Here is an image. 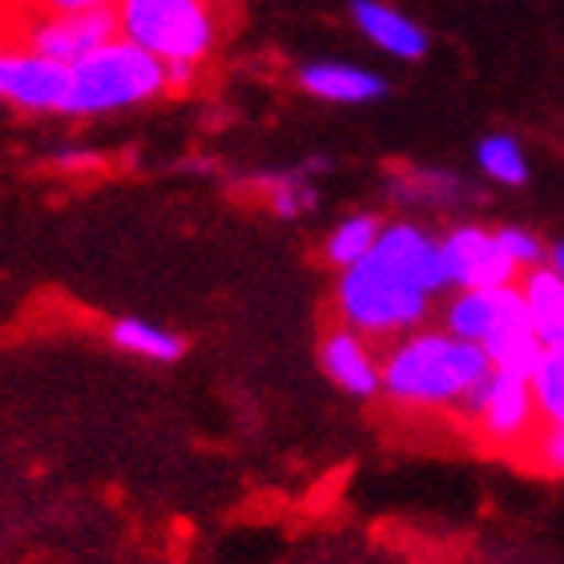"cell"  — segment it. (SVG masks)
Masks as SVG:
<instances>
[{"instance_id": "cell-21", "label": "cell", "mask_w": 564, "mask_h": 564, "mask_svg": "<svg viewBox=\"0 0 564 564\" xmlns=\"http://www.w3.org/2000/svg\"><path fill=\"white\" fill-rule=\"evenodd\" d=\"M541 468H549V471H556V476H564V427H544L541 432V440L532 444V452H529Z\"/></svg>"}, {"instance_id": "cell-15", "label": "cell", "mask_w": 564, "mask_h": 564, "mask_svg": "<svg viewBox=\"0 0 564 564\" xmlns=\"http://www.w3.org/2000/svg\"><path fill=\"white\" fill-rule=\"evenodd\" d=\"M109 339H113V347H121V351L153 359V364H174V359H182V351H186V343L177 339V335H170V330H162V327H150V323H141V318H118V323L109 327Z\"/></svg>"}, {"instance_id": "cell-4", "label": "cell", "mask_w": 564, "mask_h": 564, "mask_svg": "<svg viewBox=\"0 0 564 564\" xmlns=\"http://www.w3.org/2000/svg\"><path fill=\"white\" fill-rule=\"evenodd\" d=\"M165 61L133 41H109L94 57L69 69V97L61 113H106V109L138 106L165 89Z\"/></svg>"}, {"instance_id": "cell-16", "label": "cell", "mask_w": 564, "mask_h": 564, "mask_svg": "<svg viewBox=\"0 0 564 564\" xmlns=\"http://www.w3.org/2000/svg\"><path fill=\"white\" fill-rule=\"evenodd\" d=\"M379 235H383V226H379V218H371V214H351L343 226H335L327 238V262H335V267H355L359 259H367L371 250H376Z\"/></svg>"}, {"instance_id": "cell-3", "label": "cell", "mask_w": 564, "mask_h": 564, "mask_svg": "<svg viewBox=\"0 0 564 564\" xmlns=\"http://www.w3.org/2000/svg\"><path fill=\"white\" fill-rule=\"evenodd\" d=\"M427 299L432 294L379 250L347 267L339 282V315L359 335H400L415 327L427 315Z\"/></svg>"}, {"instance_id": "cell-17", "label": "cell", "mask_w": 564, "mask_h": 564, "mask_svg": "<svg viewBox=\"0 0 564 564\" xmlns=\"http://www.w3.org/2000/svg\"><path fill=\"white\" fill-rule=\"evenodd\" d=\"M532 395L544 427H564V351H544L532 371Z\"/></svg>"}, {"instance_id": "cell-22", "label": "cell", "mask_w": 564, "mask_h": 564, "mask_svg": "<svg viewBox=\"0 0 564 564\" xmlns=\"http://www.w3.org/2000/svg\"><path fill=\"white\" fill-rule=\"evenodd\" d=\"M33 9L45 17H61V12H89V9H113V0H29Z\"/></svg>"}, {"instance_id": "cell-12", "label": "cell", "mask_w": 564, "mask_h": 564, "mask_svg": "<svg viewBox=\"0 0 564 564\" xmlns=\"http://www.w3.org/2000/svg\"><path fill=\"white\" fill-rule=\"evenodd\" d=\"M351 17L355 24L364 29V36H371L379 48H388L403 61H420L427 53V33L412 17H403L400 9L391 4H379V0H351Z\"/></svg>"}, {"instance_id": "cell-14", "label": "cell", "mask_w": 564, "mask_h": 564, "mask_svg": "<svg viewBox=\"0 0 564 564\" xmlns=\"http://www.w3.org/2000/svg\"><path fill=\"white\" fill-rule=\"evenodd\" d=\"M524 303H529L532 330L544 351H564V279L556 271H536L524 279Z\"/></svg>"}, {"instance_id": "cell-1", "label": "cell", "mask_w": 564, "mask_h": 564, "mask_svg": "<svg viewBox=\"0 0 564 564\" xmlns=\"http://www.w3.org/2000/svg\"><path fill=\"white\" fill-rule=\"evenodd\" d=\"M492 371L480 343L427 330L395 343L383 359V391L403 408H459Z\"/></svg>"}, {"instance_id": "cell-5", "label": "cell", "mask_w": 564, "mask_h": 564, "mask_svg": "<svg viewBox=\"0 0 564 564\" xmlns=\"http://www.w3.org/2000/svg\"><path fill=\"white\" fill-rule=\"evenodd\" d=\"M113 9L121 36L162 61L198 65L218 36L210 0H118Z\"/></svg>"}, {"instance_id": "cell-19", "label": "cell", "mask_w": 564, "mask_h": 564, "mask_svg": "<svg viewBox=\"0 0 564 564\" xmlns=\"http://www.w3.org/2000/svg\"><path fill=\"white\" fill-rule=\"evenodd\" d=\"M271 206L282 218H299L315 206V186H306L303 177H274L271 182Z\"/></svg>"}, {"instance_id": "cell-18", "label": "cell", "mask_w": 564, "mask_h": 564, "mask_svg": "<svg viewBox=\"0 0 564 564\" xmlns=\"http://www.w3.org/2000/svg\"><path fill=\"white\" fill-rule=\"evenodd\" d=\"M476 158H480L484 174L492 177V182H500V186H524V182H529V162H524V150H520L512 138H505V133L484 138L480 150H476Z\"/></svg>"}, {"instance_id": "cell-11", "label": "cell", "mask_w": 564, "mask_h": 564, "mask_svg": "<svg viewBox=\"0 0 564 564\" xmlns=\"http://www.w3.org/2000/svg\"><path fill=\"white\" fill-rule=\"evenodd\" d=\"M376 250L383 254V259L395 262L400 271L412 274V279L420 282L427 294L444 291V286H447L444 259H440V242H432L420 226H412V223L383 226V235H379Z\"/></svg>"}, {"instance_id": "cell-2", "label": "cell", "mask_w": 564, "mask_h": 564, "mask_svg": "<svg viewBox=\"0 0 564 564\" xmlns=\"http://www.w3.org/2000/svg\"><path fill=\"white\" fill-rule=\"evenodd\" d=\"M447 330L468 343H480L492 367L532 379L541 364V339L532 330L529 303L520 286H492V291H464L447 306Z\"/></svg>"}, {"instance_id": "cell-10", "label": "cell", "mask_w": 564, "mask_h": 564, "mask_svg": "<svg viewBox=\"0 0 564 564\" xmlns=\"http://www.w3.org/2000/svg\"><path fill=\"white\" fill-rule=\"evenodd\" d=\"M323 367H327V376L339 383L343 391H351V395H376L383 388V367L376 364V355L359 339V330L351 327H335L327 330V339H323Z\"/></svg>"}, {"instance_id": "cell-9", "label": "cell", "mask_w": 564, "mask_h": 564, "mask_svg": "<svg viewBox=\"0 0 564 564\" xmlns=\"http://www.w3.org/2000/svg\"><path fill=\"white\" fill-rule=\"evenodd\" d=\"M0 97L21 109H65L69 65L45 61L36 53H0Z\"/></svg>"}, {"instance_id": "cell-23", "label": "cell", "mask_w": 564, "mask_h": 564, "mask_svg": "<svg viewBox=\"0 0 564 564\" xmlns=\"http://www.w3.org/2000/svg\"><path fill=\"white\" fill-rule=\"evenodd\" d=\"M549 271H556L564 279V242H556V247L549 250Z\"/></svg>"}, {"instance_id": "cell-13", "label": "cell", "mask_w": 564, "mask_h": 564, "mask_svg": "<svg viewBox=\"0 0 564 564\" xmlns=\"http://www.w3.org/2000/svg\"><path fill=\"white\" fill-rule=\"evenodd\" d=\"M299 85L306 94L323 97V101H343V106H359V101H376V97L388 94V82L376 77L367 69H355V65H306L299 73Z\"/></svg>"}, {"instance_id": "cell-8", "label": "cell", "mask_w": 564, "mask_h": 564, "mask_svg": "<svg viewBox=\"0 0 564 564\" xmlns=\"http://www.w3.org/2000/svg\"><path fill=\"white\" fill-rule=\"evenodd\" d=\"M440 259H444L447 286H464V291L512 286L520 271L496 242V235H484L480 226H459L447 238H440Z\"/></svg>"}, {"instance_id": "cell-7", "label": "cell", "mask_w": 564, "mask_h": 564, "mask_svg": "<svg viewBox=\"0 0 564 564\" xmlns=\"http://www.w3.org/2000/svg\"><path fill=\"white\" fill-rule=\"evenodd\" d=\"M118 29V9H89V12H61V17H41L36 29H29L24 48L57 65H77L106 48Z\"/></svg>"}, {"instance_id": "cell-20", "label": "cell", "mask_w": 564, "mask_h": 564, "mask_svg": "<svg viewBox=\"0 0 564 564\" xmlns=\"http://www.w3.org/2000/svg\"><path fill=\"white\" fill-rule=\"evenodd\" d=\"M496 242L505 247V254L517 262V267H532V271H536V267H541V259L549 254V250L541 247V238L529 235V230H517V226L496 230Z\"/></svg>"}, {"instance_id": "cell-6", "label": "cell", "mask_w": 564, "mask_h": 564, "mask_svg": "<svg viewBox=\"0 0 564 564\" xmlns=\"http://www.w3.org/2000/svg\"><path fill=\"white\" fill-rule=\"evenodd\" d=\"M459 415L480 432L484 444L492 447H524V452H532V444L544 432L536 395H532V379L500 371V367H492L480 388L459 403Z\"/></svg>"}]
</instances>
